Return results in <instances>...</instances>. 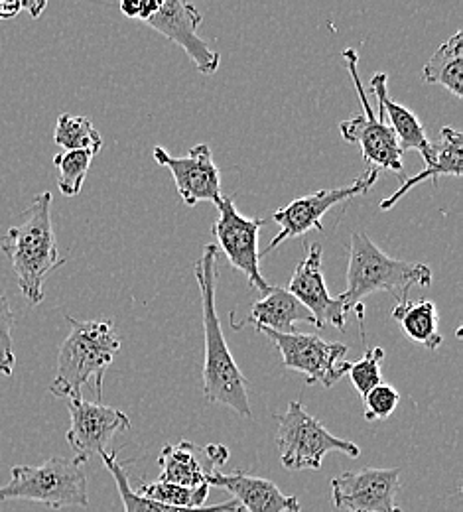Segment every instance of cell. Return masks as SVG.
Instances as JSON below:
<instances>
[{"mask_svg": "<svg viewBox=\"0 0 463 512\" xmlns=\"http://www.w3.org/2000/svg\"><path fill=\"white\" fill-rule=\"evenodd\" d=\"M105 467L109 469V473L115 479V485L119 489L121 501L125 512H233L239 505L235 501H227V503H219V505H211V507H199V509H178V507H168L162 505L158 501L146 499L142 495H138L129 483V473H127V465H123L119 461V453L115 449H109L105 453H101Z\"/></svg>", "mask_w": 463, "mask_h": 512, "instance_id": "obj_21", "label": "cell"}, {"mask_svg": "<svg viewBox=\"0 0 463 512\" xmlns=\"http://www.w3.org/2000/svg\"><path fill=\"white\" fill-rule=\"evenodd\" d=\"M432 280L434 274L428 264L391 258L369 239L367 233L359 231L351 235L347 288L337 298L349 314L365 296L375 292H387L397 300L398 306L408 302V294L414 286L428 288Z\"/></svg>", "mask_w": 463, "mask_h": 512, "instance_id": "obj_3", "label": "cell"}, {"mask_svg": "<svg viewBox=\"0 0 463 512\" xmlns=\"http://www.w3.org/2000/svg\"><path fill=\"white\" fill-rule=\"evenodd\" d=\"M12 329H14V312L10 308L8 298L0 292V375L4 377H12L16 367Z\"/></svg>", "mask_w": 463, "mask_h": 512, "instance_id": "obj_29", "label": "cell"}, {"mask_svg": "<svg viewBox=\"0 0 463 512\" xmlns=\"http://www.w3.org/2000/svg\"><path fill=\"white\" fill-rule=\"evenodd\" d=\"M424 162H426V168L412 176V178H406L402 182V186L398 188L397 192L393 193L389 199H383L381 201V209L383 211H389L397 205L398 201L410 192L414 190L418 184L426 182V180H434V186L438 188V178L440 176H454V178H460L463 174V136L460 130L452 127L442 128L440 132V140L438 142H430L428 148L424 152H420Z\"/></svg>", "mask_w": 463, "mask_h": 512, "instance_id": "obj_18", "label": "cell"}, {"mask_svg": "<svg viewBox=\"0 0 463 512\" xmlns=\"http://www.w3.org/2000/svg\"><path fill=\"white\" fill-rule=\"evenodd\" d=\"M93 154L83 150H71L54 156V166L58 168V188L66 197H75L81 192L87 172L93 162Z\"/></svg>", "mask_w": 463, "mask_h": 512, "instance_id": "obj_26", "label": "cell"}, {"mask_svg": "<svg viewBox=\"0 0 463 512\" xmlns=\"http://www.w3.org/2000/svg\"><path fill=\"white\" fill-rule=\"evenodd\" d=\"M22 10H26V2H0V20L16 18Z\"/></svg>", "mask_w": 463, "mask_h": 512, "instance_id": "obj_31", "label": "cell"}, {"mask_svg": "<svg viewBox=\"0 0 463 512\" xmlns=\"http://www.w3.org/2000/svg\"><path fill=\"white\" fill-rule=\"evenodd\" d=\"M462 40L463 32L460 30L436 50L422 71V77L428 85H440L448 89L456 99L463 97Z\"/></svg>", "mask_w": 463, "mask_h": 512, "instance_id": "obj_23", "label": "cell"}, {"mask_svg": "<svg viewBox=\"0 0 463 512\" xmlns=\"http://www.w3.org/2000/svg\"><path fill=\"white\" fill-rule=\"evenodd\" d=\"M79 459L50 457L38 467L18 465L10 473V483L0 487V503L32 501L54 511L89 505L87 475Z\"/></svg>", "mask_w": 463, "mask_h": 512, "instance_id": "obj_5", "label": "cell"}, {"mask_svg": "<svg viewBox=\"0 0 463 512\" xmlns=\"http://www.w3.org/2000/svg\"><path fill=\"white\" fill-rule=\"evenodd\" d=\"M400 469L365 467L343 471L331 479V499L337 511L402 512L397 505Z\"/></svg>", "mask_w": 463, "mask_h": 512, "instance_id": "obj_11", "label": "cell"}, {"mask_svg": "<svg viewBox=\"0 0 463 512\" xmlns=\"http://www.w3.org/2000/svg\"><path fill=\"white\" fill-rule=\"evenodd\" d=\"M233 512H245V511H243V509H241V507H237V509H235V511H233Z\"/></svg>", "mask_w": 463, "mask_h": 512, "instance_id": "obj_32", "label": "cell"}, {"mask_svg": "<svg viewBox=\"0 0 463 512\" xmlns=\"http://www.w3.org/2000/svg\"><path fill=\"white\" fill-rule=\"evenodd\" d=\"M69 418L67 444L81 463L91 455L109 451L107 448L119 434L131 430V418L125 412L113 406L87 402L83 396L69 400Z\"/></svg>", "mask_w": 463, "mask_h": 512, "instance_id": "obj_12", "label": "cell"}, {"mask_svg": "<svg viewBox=\"0 0 463 512\" xmlns=\"http://www.w3.org/2000/svg\"><path fill=\"white\" fill-rule=\"evenodd\" d=\"M0 251L10 260L22 296L38 306L44 300L46 278L66 264L60 258L52 223V193H38L20 223L10 227L0 241Z\"/></svg>", "mask_w": 463, "mask_h": 512, "instance_id": "obj_2", "label": "cell"}, {"mask_svg": "<svg viewBox=\"0 0 463 512\" xmlns=\"http://www.w3.org/2000/svg\"><path fill=\"white\" fill-rule=\"evenodd\" d=\"M379 180V170L369 168L363 172L353 184L343 186V188H333V190H320V192L304 195L300 199H294L282 209H276L272 213L274 223L280 225V233L266 245L265 251L259 255V258L270 255L276 247H280L286 239L300 237L308 233L310 229L324 231L322 219L330 211L331 207L345 203L357 195L369 193V190L377 184Z\"/></svg>", "mask_w": 463, "mask_h": 512, "instance_id": "obj_9", "label": "cell"}, {"mask_svg": "<svg viewBox=\"0 0 463 512\" xmlns=\"http://www.w3.org/2000/svg\"><path fill=\"white\" fill-rule=\"evenodd\" d=\"M288 292L314 316L316 327L322 329L324 325H333L337 329L345 327L349 312L341 304L339 298H333L328 292L324 280V251L322 245L312 243L308 255L298 262Z\"/></svg>", "mask_w": 463, "mask_h": 512, "instance_id": "obj_15", "label": "cell"}, {"mask_svg": "<svg viewBox=\"0 0 463 512\" xmlns=\"http://www.w3.org/2000/svg\"><path fill=\"white\" fill-rule=\"evenodd\" d=\"M219 217L213 223V235L219 241V247L229 258L231 266L243 272L249 284L259 290L263 296L272 288L261 274L259 258V233L265 227V219H247L243 217L233 197H221Z\"/></svg>", "mask_w": 463, "mask_h": 512, "instance_id": "obj_10", "label": "cell"}, {"mask_svg": "<svg viewBox=\"0 0 463 512\" xmlns=\"http://www.w3.org/2000/svg\"><path fill=\"white\" fill-rule=\"evenodd\" d=\"M146 24L162 36H166L176 46H180L188 54L192 64L198 67L199 73L213 75L219 69V52H215L198 36L201 12L192 2L166 0L160 4L158 12Z\"/></svg>", "mask_w": 463, "mask_h": 512, "instance_id": "obj_13", "label": "cell"}, {"mask_svg": "<svg viewBox=\"0 0 463 512\" xmlns=\"http://www.w3.org/2000/svg\"><path fill=\"white\" fill-rule=\"evenodd\" d=\"M265 333L280 353L284 367L298 371L306 377L308 384H322L331 388L339 383L347 371L349 363L343 361L347 355V345L330 343L314 333H276L270 329H257Z\"/></svg>", "mask_w": 463, "mask_h": 512, "instance_id": "obj_8", "label": "cell"}, {"mask_svg": "<svg viewBox=\"0 0 463 512\" xmlns=\"http://www.w3.org/2000/svg\"><path fill=\"white\" fill-rule=\"evenodd\" d=\"M393 320L400 323L402 331L426 349H438L444 341L440 333V314L432 300L404 302L393 310Z\"/></svg>", "mask_w": 463, "mask_h": 512, "instance_id": "obj_22", "label": "cell"}, {"mask_svg": "<svg viewBox=\"0 0 463 512\" xmlns=\"http://www.w3.org/2000/svg\"><path fill=\"white\" fill-rule=\"evenodd\" d=\"M341 58L353 79V85L357 89V95H359V101L363 107V115L339 123V132H341L343 140L351 142V144H359L361 152H363V160L371 168H375L379 172L389 170V172H395L398 176H402V172H404L402 156L404 154L398 148L397 136H395L393 128L389 127L383 105L379 103V115H375L373 107L369 105L365 87H363L359 71H357V62H359L357 52L353 48H347V50H343Z\"/></svg>", "mask_w": 463, "mask_h": 512, "instance_id": "obj_7", "label": "cell"}, {"mask_svg": "<svg viewBox=\"0 0 463 512\" xmlns=\"http://www.w3.org/2000/svg\"><path fill=\"white\" fill-rule=\"evenodd\" d=\"M276 448L284 469L288 471H318L330 451H339L351 459L359 457L361 449L353 442L339 440L326 430L300 402H290L284 414H274Z\"/></svg>", "mask_w": 463, "mask_h": 512, "instance_id": "obj_6", "label": "cell"}, {"mask_svg": "<svg viewBox=\"0 0 463 512\" xmlns=\"http://www.w3.org/2000/svg\"><path fill=\"white\" fill-rule=\"evenodd\" d=\"M209 487H217L233 495V501L245 512H300L296 497H286L272 481L255 477L247 471H217Z\"/></svg>", "mask_w": 463, "mask_h": 512, "instance_id": "obj_17", "label": "cell"}, {"mask_svg": "<svg viewBox=\"0 0 463 512\" xmlns=\"http://www.w3.org/2000/svg\"><path fill=\"white\" fill-rule=\"evenodd\" d=\"M54 142L62 146L66 152L83 150L93 156L103 148V138L99 130L93 127V123L87 117H77L69 113L58 117L56 130H54Z\"/></svg>", "mask_w": 463, "mask_h": 512, "instance_id": "obj_24", "label": "cell"}, {"mask_svg": "<svg viewBox=\"0 0 463 512\" xmlns=\"http://www.w3.org/2000/svg\"><path fill=\"white\" fill-rule=\"evenodd\" d=\"M194 274L201 294V316H203V339H205V361H203V396L211 404H223L235 410L243 418H253L249 402V381L237 367L225 337L215 308L217 290V247L205 245Z\"/></svg>", "mask_w": 463, "mask_h": 512, "instance_id": "obj_1", "label": "cell"}, {"mask_svg": "<svg viewBox=\"0 0 463 512\" xmlns=\"http://www.w3.org/2000/svg\"><path fill=\"white\" fill-rule=\"evenodd\" d=\"M387 87H389V75L387 73H375L373 79H371V89L377 97V103L383 105L387 121H391L389 127L393 128V132L397 136L398 148L402 150V154L406 150L424 152L430 144L424 125L418 121V117L410 109H406L400 103H395L389 97Z\"/></svg>", "mask_w": 463, "mask_h": 512, "instance_id": "obj_20", "label": "cell"}, {"mask_svg": "<svg viewBox=\"0 0 463 512\" xmlns=\"http://www.w3.org/2000/svg\"><path fill=\"white\" fill-rule=\"evenodd\" d=\"M229 461V449L221 444L196 446L194 442L182 440L168 444L160 451V479L180 487H209L211 477Z\"/></svg>", "mask_w": 463, "mask_h": 512, "instance_id": "obj_16", "label": "cell"}, {"mask_svg": "<svg viewBox=\"0 0 463 512\" xmlns=\"http://www.w3.org/2000/svg\"><path fill=\"white\" fill-rule=\"evenodd\" d=\"M162 2L158 0H127L121 2V10L125 12V16L133 18V20H142L144 24L158 12Z\"/></svg>", "mask_w": 463, "mask_h": 512, "instance_id": "obj_30", "label": "cell"}, {"mask_svg": "<svg viewBox=\"0 0 463 512\" xmlns=\"http://www.w3.org/2000/svg\"><path fill=\"white\" fill-rule=\"evenodd\" d=\"M71 331L58 353L56 379L50 392L56 398H81V388L95 379V392L103 396V379L121 351L113 321H79L66 318Z\"/></svg>", "mask_w": 463, "mask_h": 512, "instance_id": "obj_4", "label": "cell"}, {"mask_svg": "<svg viewBox=\"0 0 463 512\" xmlns=\"http://www.w3.org/2000/svg\"><path fill=\"white\" fill-rule=\"evenodd\" d=\"M398 402H400V394L397 388L391 384L381 383L363 396V404H365L363 416L369 422L387 420L397 410Z\"/></svg>", "mask_w": 463, "mask_h": 512, "instance_id": "obj_28", "label": "cell"}, {"mask_svg": "<svg viewBox=\"0 0 463 512\" xmlns=\"http://www.w3.org/2000/svg\"><path fill=\"white\" fill-rule=\"evenodd\" d=\"M385 361V349L381 347H367L365 355L361 359H357L355 363H349V379L353 386L357 388V392L361 394V398L373 390L375 386L381 384V365Z\"/></svg>", "mask_w": 463, "mask_h": 512, "instance_id": "obj_27", "label": "cell"}, {"mask_svg": "<svg viewBox=\"0 0 463 512\" xmlns=\"http://www.w3.org/2000/svg\"><path fill=\"white\" fill-rule=\"evenodd\" d=\"M298 321H308L316 325L314 316L284 288L272 286L261 300L253 304L247 318L233 323V329L239 331L245 325H255V329H270L276 333H296L294 325Z\"/></svg>", "mask_w": 463, "mask_h": 512, "instance_id": "obj_19", "label": "cell"}, {"mask_svg": "<svg viewBox=\"0 0 463 512\" xmlns=\"http://www.w3.org/2000/svg\"><path fill=\"white\" fill-rule=\"evenodd\" d=\"M154 160L170 170L176 190L188 207L198 205L199 201H211L215 205L221 203V172L215 166L207 144L194 146L182 158H174L168 150L156 146Z\"/></svg>", "mask_w": 463, "mask_h": 512, "instance_id": "obj_14", "label": "cell"}, {"mask_svg": "<svg viewBox=\"0 0 463 512\" xmlns=\"http://www.w3.org/2000/svg\"><path fill=\"white\" fill-rule=\"evenodd\" d=\"M211 487H199V489H190V487H180L174 483H164V481H154L148 485H140L136 491L138 495L158 501L168 507H178V509H199L205 507V501L209 497Z\"/></svg>", "mask_w": 463, "mask_h": 512, "instance_id": "obj_25", "label": "cell"}]
</instances>
